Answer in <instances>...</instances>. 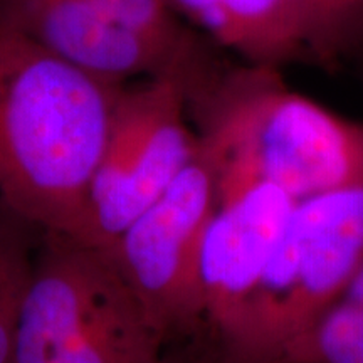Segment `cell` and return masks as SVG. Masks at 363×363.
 Wrapping results in <instances>:
<instances>
[{
  "label": "cell",
  "instance_id": "cell-7",
  "mask_svg": "<svg viewBox=\"0 0 363 363\" xmlns=\"http://www.w3.org/2000/svg\"><path fill=\"white\" fill-rule=\"evenodd\" d=\"M294 199L257 184L217 199L201 247L203 323L220 343L259 283L291 214Z\"/></svg>",
  "mask_w": 363,
  "mask_h": 363
},
{
  "label": "cell",
  "instance_id": "cell-14",
  "mask_svg": "<svg viewBox=\"0 0 363 363\" xmlns=\"http://www.w3.org/2000/svg\"><path fill=\"white\" fill-rule=\"evenodd\" d=\"M172 7L184 12L190 21L206 29L216 40L222 29L219 0H170Z\"/></svg>",
  "mask_w": 363,
  "mask_h": 363
},
{
  "label": "cell",
  "instance_id": "cell-9",
  "mask_svg": "<svg viewBox=\"0 0 363 363\" xmlns=\"http://www.w3.org/2000/svg\"><path fill=\"white\" fill-rule=\"evenodd\" d=\"M219 7L217 43L240 54L247 65L278 69L305 59L288 0H219Z\"/></svg>",
  "mask_w": 363,
  "mask_h": 363
},
{
  "label": "cell",
  "instance_id": "cell-6",
  "mask_svg": "<svg viewBox=\"0 0 363 363\" xmlns=\"http://www.w3.org/2000/svg\"><path fill=\"white\" fill-rule=\"evenodd\" d=\"M217 203L211 170L197 157L104 247L147 316L169 340L203 323L201 247Z\"/></svg>",
  "mask_w": 363,
  "mask_h": 363
},
{
  "label": "cell",
  "instance_id": "cell-15",
  "mask_svg": "<svg viewBox=\"0 0 363 363\" xmlns=\"http://www.w3.org/2000/svg\"><path fill=\"white\" fill-rule=\"evenodd\" d=\"M13 217H17V216H13L12 212H9L7 208H4L2 206H0V235L4 234V230L7 229V225L11 224Z\"/></svg>",
  "mask_w": 363,
  "mask_h": 363
},
{
  "label": "cell",
  "instance_id": "cell-2",
  "mask_svg": "<svg viewBox=\"0 0 363 363\" xmlns=\"http://www.w3.org/2000/svg\"><path fill=\"white\" fill-rule=\"evenodd\" d=\"M189 111L217 199L257 184L294 201L363 184V121L289 89L274 67L217 71L202 52L190 72Z\"/></svg>",
  "mask_w": 363,
  "mask_h": 363
},
{
  "label": "cell",
  "instance_id": "cell-11",
  "mask_svg": "<svg viewBox=\"0 0 363 363\" xmlns=\"http://www.w3.org/2000/svg\"><path fill=\"white\" fill-rule=\"evenodd\" d=\"M306 61L333 66L363 44V0H288Z\"/></svg>",
  "mask_w": 363,
  "mask_h": 363
},
{
  "label": "cell",
  "instance_id": "cell-8",
  "mask_svg": "<svg viewBox=\"0 0 363 363\" xmlns=\"http://www.w3.org/2000/svg\"><path fill=\"white\" fill-rule=\"evenodd\" d=\"M0 17L54 56L121 84L170 69L195 44L172 52L118 26L96 0H0Z\"/></svg>",
  "mask_w": 363,
  "mask_h": 363
},
{
  "label": "cell",
  "instance_id": "cell-1",
  "mask_svg": "<svg viewBox=\"0 0 363 363\" xmlns=\"http://www.w3.org/2000/svg\"><path fill=\"white\" fill-rule=\"evenodd\" d=\"M126 84L54 56L0 17V206L91 244L89 189Z\"/></svg>",
  "mask_w": 363,
  "mask_h": 363
},
{
  "label": "cell",
  "instance_id": "cell-3",
  "mask_svg": "<svg viewBox=\"0 0 363 363\" xmlns=\"http://www.w3.org/2000/svg\"><path fill=\"white\" fill-rule=\"evenodd\" d=\"M110 252L39 233L12 363H174Z\"/></svg>",
  "mask_w": 363,
  "mask_h": 363
},
{
  "label": "cell",
  "instance_id": "cell-13",
  "mask_svg": "<svg viewBox=\"0 0 363 363\" xmlns=\"http://www.w3.org/2000/svg\"><path fill=\"white\" fill-rule=\"evenodd\" d=\"M118 26L172 52L184 51L194 38L182 29L170 0H96Z\"/></svg>",
  "mask_w": 363,
  "mask_h": 363
},
{
  "label": "cell",
  "instance_id": "cell-10",
  "mask_svg": "<svg viewBox=\"0 0 363 363\" xmlns=\"http://www.w3.org/2000/svg\"><path fill=\"white\" fill-rule=\"evenodd\" d=\"M286 363H363V262L298 340Z\"/></svg>",
  "mask_w": 363,
  "mask_h": 363
},
{
  "label": "cell",
  "instance_id": "cell-5",
  "mask_svg": "<svg viewBox=\"0 0 363 363\" xmlns=\"http://www.w3.org/2000/svg\"><path fill=\"white\" fill-rule=\"evenodd\" d=\"M199 52L195 44L170 69L121 91L89 189L93 246L110 247L197 157L187 113L190 72Z\"/></svg>",
  "mask_w": 363,
  "mask_h": 363
},
{
  "label": "cell",
  "instance_id": "cell-12",
  "mask_svg": "<svg viewBox=\"0 0 363 363\" xmlns=\"http://www.w3.org/2000/svg\"><path fill=\"white\" fill-rule=\"evenodd\" d=\"M33 230L38 229L13 217L0 235V363H12L17 325L33 274Z\"/></svg>",
  "mask_w": 363,
  "mask_h": 363
},
{
  "label": "cell",
  "instance_id": "cell-4",
  "mask_svg": "<svg viewBox=\"0 0 363 363\" xmlns=\"http://www.w3.org/2000/svg\"><path fill=\"white\" fill-rule=\"evenodd\" d=\"M363 262V184L296 201L259 283L219 343L224 363H286Z\"/></svg>",
  "mask_w": 363,
  "mask_h": 363
}]
</instances>
